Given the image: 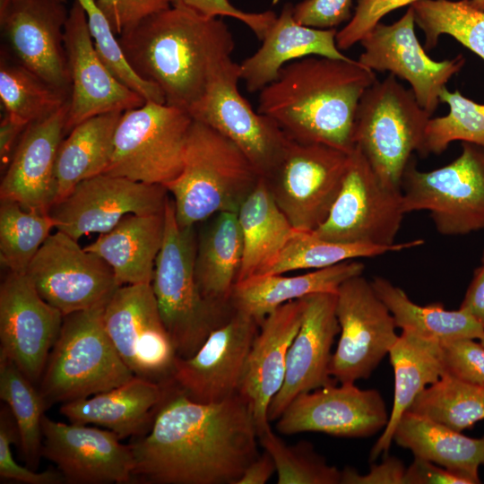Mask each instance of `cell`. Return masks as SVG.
Returning a JSON list of instances; mask_svg holds the SVG:
<instances>
[{
	"mask_svg": "<svg viewBox=\"0 0 484 484\" xmlns=\"http://www.w3.org/2000/svg\"><path fill=\"white\" fill-rule=\"evenodd\" d=\"M261 176L245 153L214 128L193 121L179 175L164 186L182 228L215 213L238 212Z\"/></svg>",
	"mask_w": 484,
	"mask_h": 484,
	"instance_id": "277c9868",
	"label": "cell"
},
{
	"mask_svg": "<svg viewBox=\"0 0 484 484\" xmlns=\"http://www.w3.org/2000/svg\"><path fill=\"white\" fill-rule=\"evenodd\" d=\"M406 213L428 211L445 236L484 229V147L462 142V153L430 171L418 169L413 157L402 179Z\"/></svg>",
	"mask_w": 484,
	"mask_h": 484,
	"instance_id": "ba28073f",
	"label": "cell"
},
{
	"mask_svg": "<svg viewBox=\"0 0 484 484\" xmlns=\"http://www.w3.org/2000/svg\"><path fill=\"white\" fill-rule=\"evenodd\" d=\"M414 27L411 6L397 22L377 23L359 41L363 52L358 60L370 70L389 72L408 82L419 106L432 116L440 103V91L463 67L465 58L458 55L442 61L431 59Z\"/></svg>",
	"mask_w": 484,
	"mask_h": 484,
	"instance_id": "e0dca14e",
	"label": "cell"
},
{
	"mask_svg": "<svg viewBox=\"0 0 484 484\" xmlns=\"http://www.w3.org/2000/svg\"><path fill=\"white\" fill-rule=\"evenodd\" d=\"M196 226L178 225L170 196L165 208V232L151 287L162 323L177 357L194 355L209 334L234 311L208 301L201 293L195 273Z\"/></svg>",
	"mask_w": 484,
	"mask_h": 484,
	"instance_id": "5b68a950",
	"label": "cell"
},
{
	"mask_svg": "<svg viewBox=\"0 0 484 484\" xmlns=\"http://www.w3.org/2000/svg\"><path fill=\"white\" fill-rule=\"evenodd\" d=\"M42 456L56 464L66 483L133 482L134 467L130 445L109 429L65 424L44 415Z\"/></svg>",
	"mask_w": 484,
	"mask_h": 484,
	"instance_id": "603a6c76",
	"label": "cell"
},
{
	"mask_svg": "<svg viewBox=\"0 0 484 484\" xmlns=\"http://www.w3.org/2000/svg\"><path fill=\"white\" fill-rule=\"evenodd\" d=\"M352 0H303L293 6L295 20L315 29H334L350 21Z\"/></svg>",
	"mask_w": 484,
	"mask_h": 484,
	"instance_id": "816d5d0a",
	"label": "cell"
},
{
	"mask_svg": "<svg viewBox=\"0 0 484 484\" xmlns=\"http://www.w3.org/2000/svg\"><path fill=\"white\" fill-rule=\"evenodd\" d=\"M365 265L348 260L296 276L266 274L238 282L232 291L233 309L245 313L259 324L280 306L315 293L336 294L348 279L363 273Z\"/></svg>",
	"mask_w": 484,
	"mask_h": 484,
	"instance_id": "f546056e",
	"label": "cell"
},
{
	"mask_svg": "<svg viewBox=\"0 0 484 484\" xmlns=\"http://www.w3.org/2000/svg\"><path fill=\"white\" fill-rule=\"evenodd\" d=\"M410 6L415 24L425 34V50L433 49L446 34L484 61V11L470 0H419Z\"/></svg>",
	"mask_w": 484,
	"mask_h": 484,
	"instance_id": "f35d334b",
	"label": "cell"
},
{
	"mask_svg": "<svg viewBox=\"0 0 484 484\" xmlns=\"http://www.w3.org/2000/svg\"><path fill=\"white\" fill-rule=\"evenodd\" d=\"M376 80L359 60L306 56L284 65L260 91L257 112L290 140L350 153L359 100Z\"/></svg>",
	"mask_w": 484,
	"mask_h": 484,
	"instance_id": "3957f363",
	"label": "cell"
},
{
	"mask_svg": "<svg viewBox=\"0 0 484 484\" xmlns=\"http://www.w3.org/2000/svg\"><path fill=\"white\" fill-rule=\"evenodd\" d=\"M77 241L56 230L25 273L39 296L63 315L105 306L121 286L111 267Z\"/></svg>",
	"mask_w": 484,
	"mask_h": 484,
	"instance_id": "4fadbf2b",
	"label": "cell"
},
{
	"mask_svg": "<svg viewBox=\"0 0 484 484\" xmlns=\"http://www.w3.org/2000/svg\"><path fill=\"white\" fill-rule=\"evenodd\" d=\"M0 398L10 409L21 452L36 471L42 456V419L47 405L35 385L8 358L0 354Z\"/></svg>",
	"mask_w": 484,
	"mask_h": 484,
	"instance_id": "8d00e7d4",
	"label": "cell"
},
{
	"mask_svg": "<svg viewBox=\"0 0 484 484\" xmlns=\"http://www.w3.org/2000/svg\"><path fill=\"white\" fill-rule=\"evenodd\" d=\"M132 69L157 85L167 105L190 112L235 48L223 20L171 4L117 37Z\"/></svg>",
	"mask_w": 484,
	"mask_h": 484,
	"instance_id": "7a4b0ae2",
	"label": "cell"
},
{
	"mask_svg": "<svg viewBox=\"0 0 484 484\" xmlns=\"http://www.w3.org/2000/svg\"><path fill=\"white\" fill-rule=\"evenodd\" d=\"M258 442L273 459L278 484H341V471L330 465L311 443L287 445L271 428L258 435Z\"/></svg>",
	"mask_w": 484,
	"mask_h": 484,
	"instance_id": "ee69618b",
	"label": "cell"
},
{
	"mask_svg": "<svg viewBox=\"0 0 484 484\" xmlns=\"http://www.w3.org/2000/svg\"><path fill=\"white\" fill-rule=\"evenodd\" d=\"M199 225V224H198ZM196 226L195 279L210 302L231 307L243 258V238L237 212L213 214Z\"/></svg>",
	"mask_w": 484,
	"mask_h": 484,
	"instance_id": "4dcf8cb0",
	"label": "cell"
},
{
	"mask_svg": "<svg viewBox=\"0 0 484 484\" xmlns=\"http://www.w3.org/2000/svg\"><path fill=\"white\" fill-rule=\"evenodd\" d=\"M165 232V211L129 214L84 248L101 257L122 285L151 283Z\"/></svg>",
	"mask_w": 484,
	"mask_h": 484,
	"instance_id": "f1b7e54d",
	"label": "cell"
},
{
	"mask_svg": "<svg viewBox=\"0 0 484 484\" xmlns=\"http://www.w3.org/2000/svg\"><path fill=\"white\" fill-rule=\"evenodd\" d=\"M479 341L484 345V334L481 336V338Z\"/></svg>",
	"mask_w": 484,
	"mask_h": 484,
	"instance_id": "91938a15",
	"label": "cell"
},
{
	"mask_svg": "<svg viewBox=\"0 0 484 484\" xmlns=\"http://www.w3.org/2000/svg\"><path fill=\"white\" fill-rule=\"evenodd\" d=\"M58 1L63 2V3H65V2H66V0H58Z\"/></svg>",
	"mask_w": 484,
	"mask_h": 484,
	"instance_id": "94428289",
	"label": "cell"
},
{
	"mask_svg": "<svg viewBox=\"0 0 484 484\" xmlns=\"http://www.w3.org/2000/svg\"><path fill=\"white\" fill-rule=\"evenodd\" d=\"M169 196L162 185L102 173L80 182L48 213L56 230L78 240L111 230L129 214L163 212Z\"/></svg>",
	"mask_w": 484,
	"mask_h": 484,
	"instance_id": "2e32d148",
	"label": "cell"
},
{
	"mask_svg": "<svg viewBox=\"0 0 484 484\" xmlns=\"http://www.w3.org/2000/svg\"><path fill=\"white\" fill-rule=\"evenodd\" d=\"M239 80V64L231 57L223 60L189 113L231 140L264 178L279 164L290 138L271 118L252 108L238 91Z\"/></svg>",
	"mask_w": 484,
	"mask_h": 484,
	"instance_id": "5bb4252c",
	"label": "cell"
},
{
	"mask_svg": "<svg viewBox=\"0 0 484 484\" xmlns=\"http://www.w3.org/2000/svg\"><path fill=\"white\" fill-rule=\"evenodd\" d=\"M414 457L434 462L465 479L480 483L484 466V436L469 437L428 418L406 411L398 422L393 442Z\"/></svg>",
	"mask_w": 484,
	"mask_h": 484,
	"instance_id": "d6a6232c",
	"label": "cell"
},
{
	"mask_svg": "<svg viewBox=\"0 0 484 484\" xmlns=\"http://www.w3.org/2000/svg\"><path fill=\"white\" fill-rule=\"evenodd\" d=\"M106 331L134 376L164 384L177 357L151 283L120 286L105 305Z\"/></svg>",
	"mask_w": 484,
	"mask_h": 484,
	"instance_id": "9a60e30c",
	"label": "cell"
},
{
	"mask_svg": "<svg viewBox=\"0 0 484 484\" xmlns=\"http://www.w3.org/2000/svg\"><path fill=\"white\" fill-rule=\"evenodd\" d=\"M257 440L250 404L238 393L218 402H198L171 379L150 429L130 444L133 480L237 484L259 455Z\"/></svg>",
	"mask_w": 484,
	"mask_h": 484,
	"instance_id": "6da1fadb",
	"label": "cell"
},
{
	"mask_svg": "<svg viewBox=\"0 0 484 484\" xmlns=\"http://www.w3.org/2000/svg\"><path fill=\"white\" fill-rule=\"evenodd\" d=\"M340 325L329 372L340 384L368 378L399 335L389 309L362 274L345 281L336 293Z\"/></svg>",
	"mask_w": 484,
	"mask_h": 484,
	"instance_id": "7c38bea8",
	"label": "cell"
},
{
	"mask_svg": "<svg viewBox=\"0 0 484 484\" xmlns=\"http://www.w3.org/2000/svg\"><path fill=\"white\" fill-rule=\"evenodd\" d=\"M409 411L462 432L484 419V386L444 374L416 397Z\"/></svg>",
	"mask_w": 484,
	"mask_h": 484,
	"instance_id": "ab89813d",
	"label": "cell"
},
{
	"mask_svg": "<svg viewBox=\"0 0 484 484\" xmlns=\"http://www.w3.org/2000/svg\"><path fill=\"white\" fill-rule=\"evenodd\" d=\"M419 0H357L349 22L336 33V45L347 50L359 42L389 13Z\"/></svg>",
	"mask_w": 484,
	"mask_h": 484,
	"instance_id": "c3c4849f",
	"label": "cell"
},
{
	"mask_svg": "<svg viewBox=\"0 0 484 484\" xmlns=\"http://www.w3.org/2000/svg\"><path fill=\"white\" fill-rule=\"evenodd\" d=\"M259 323L234 309L189 358L177 357L171 379L190 399L218 402L238 393Z\"/></svg>",
	"mask_w": 484,
	"mask_h": 484,
	"instance_id": "44dd1931",
	"label": "cell"
},
{
	"mask_svg": "<svg viewBox=\"0 0 484 484\" xmlns=\"http://www.w3.org/2000/svg\"><path fill=\"white\" fill-rule=\"evenodd\" d=\"M193 121L186 110L152 101L123 112L104 173L165 186L182 169Z\"/></svg>",
	"mask_w": 484,
	"mask_h": 484,
	"instance_id": "9c48e42d",
	"label": "cell"
},
{
	"mask_svg": "<svg viewBox=\"0 0 484 484\" xmlns=\"http://www.w3.org/2000/svg\"><path fill=\"white\" fill-rule=\"evenodd\" d=\"M304 299V316L288 351L284 382L268 409L270 422L277 420L297 395L333 383L332 347L340 333L336 294L315 293Z\"/></svg>",
	"mask_w": 484,
	"mask_h": 484,
	"instance_id": "d4e9b609",
	"label": "cell"
},
{
	"mask_svg": "<svg viewBox=\"0 0 484 484\" xmlns=\"http://www.w3.org/2000/svg\"><path fill=\"white\" fill-rule=\"evenodd\" d=\"M439 99L448 105L449 112L429 118L418 153L438 155L454 141L484 147V104L466 98L458 90L451 92L446 86L440 91Z\"/></svg>",
	"mask_w": 484,
	"mask_h": 484,
	"instance_id": "7bdbcfd3",
	"label": "cell"
},
{
	"mask_svg": "<svg viewBox=\"0 0 484 484\" xmlns=\"http://www.w3.org/2000/svg\"><path fill=\"white\" fill-rule=\"evenodd\" d=\"M335 29H315L298 23L293 5L287 4L267 30L261 47L240 67V80L249 92L260 91L273 82L281 68L295 60L319 56L350 59L336 45Z\"/></svg>",
	"mask_w": 484,
	"mask_h": 484,
	"instance_id": "4316f807",
	"label": "cell"
},
{
	"mask_svg": "<svg viewBox=\"0 0 484 484\" xmlns=\"http://www.w3.org/2000/svg\"><path fill=\"white\" fill-rule=\"evenodd\" d=\"M444 374L484 386V345L475 339L442 344Z\"/></svg>",
	"mask_w": 484,
	"mask_h": 484,
	"instance_id": "7dc6e473",
	"label": "cell"
},
{
	"mask_svg": "<svg viewBox=\"0 0 484 484\" xmlns=\"http://www.w3.org/2000/svg\"><path fill=\"white\" fill-rule=\"evenodd\" d=\"M461 308L469 312L484 328V257L466 290Z\"/></svg>",
	"mask_w": 484,
	"mask_h": 484,
	"instance_id": "9f6ffc18",
	"label": "cell"
},
{
	"mask_svg": "<svg viewBox=\"0 0 484 484\" xmlns=\"http://www.w3.org/2000/svg\"><path fill=\"white\" fill-rule=\"evenodd\" d=\"M470 2L475 8L484 11V0H470Z\"/></svg>",
	"mask_w": 484,
	"mask_h": 484,
	"instance_id": "680465c9",
	"label": "cell"
},
{
	"mask_svg": "<svg viewBox=\"0 0 484 484\" xmlns=\"http://www.w3.org/2000/svg\"><path fill=\"white\" fill-rule=\"evenodd\" d=\"M404 484H470L465 479L424 459L414 457L406 468Z\"/></svg>",
	"mask_w": 484,
	"mask_h": 484,
	"instance_id": "db71d44e",
	"label": "cell"
},
{
	"mask_svg": "<svg viewBox=\"0 0 484 484\" xmlns=\"http://www.w3.org/2000/svg\"><path fill=\"white\" fill-rule=\"evenodd\" d=\"M405 214L402 191L386 186L355 147L330 212L313 232L337 243L391 247Z\"/></svg>",
	"mask_w": 484,
	"mask_h": 484,
	"instance_id": "30bf717a",
	"label": "cell"
},
{
	"mask_svg": "<svg viewBox=\"0 0 484 484\" xmlns=\"http://www.w3.org/2000/svg\"><path fill=\"white\" fill-rule=\"evenodd\" d=\"M166 383L134 376L110 390L63 403L59 411L72 423L104 427L121 440L135 438L150 429L165 395Z\"/></svg>",
	"mask_w": 484,
	"mask_h": 484,
	"instance_id": "83f0119b",
	"label": "cell"
},
{
	"mask_svg": "<svg viewBox=\"0 0 484 484\" xmlns=\"http://www.w3.org/2000/svg\"><path fill=\"white\" fill-rule=\"evenodd\" d=\"M389 414L381 393L355 383H333L297 395L277 419L281 434L320 432L362 438L383 431Z\"/></svg>",
	"mask_w": 484,
	"mask_h": 484,
	"instance_id": "ffe728a7",
	"label": "cell"
},
{
	"mask_svg": "<svg viewBox=\"0 0 484 484\" xmlns=\"http://www.w3.org/2000/svg\"><path fill=\"white\" fill-rule=\"evenodd\" d=\"M430 117L411 89L391 73L364 91L356 113L354 143L386 186L401 190L404 170L421 147Z\"/></svg>",
	"mask_w": 484,
	"mask_h": 484,
	"instance_id": "52a82bcc",
	"label": "cell"
},
{
	"mask_svg": "<svg viewBox=\"0 0 484 484\" xmlns=\"http://www.w3.org/2000/svg\"><path fill=\"white\" fill-rule=\"evenodd\" d=\"M388 355L394 372L393 402L388 422L370 451L371 462L387 454L402 415L444 375L442 344L412 333L402 331Z\"/></svg>",
	"mask_w": 484,
	"mask_h": 484,
	"instance_id": "1f68e13d",
	"label": "cell"
},
{
	"mask_svg": "<svg viewBox=\"0 0 484 484\" xmlns=\"http://www.w3.org/2000/svg\"><path fill=\"white\" fill-rule=\"evenodd\" d=\"M67 16L58 0H0L1 30L15 62L70 95L64 40Z\"/></svg>",
	"mask_w": 484,
	"mask_h": 484,
	"instance_id": "ac0fdd59",
	"label": "cell"
},
{
	"mask_svg": "<svg viewBox=\"0 0 484 484\" xmlns=\"http://www.w3.org/2000/svg\"><path fill=\"white\" fill-rule=\"evenodd\" d=\"M65 48L71 78L65 134L84 120L141 107L146 101L120 82L98 55L84 9L75 0L65 25Z\"/></svg>",
	"mask_w": 484,
	"mask_h": 484,
	"instance_id": "7402d4cb",
	"label": "cell"
},
{
	"mask_svg": "<svg viewBox=\"0 0 484 484\" xmlns=\"http://www.w3.org/2000/svg\"><path fill=\"white\" fill-rule=\"evenodd\" d=\"M275 471L273 459L264 451L246 468L237 484H264Z\"/></svg>",
	"mask_w": 484,
	"mask_h": 484,
	"instance_id": "6f0895ef",
	"label": "cell"
},
{
	"mask_svg": "<svg viewBox=\"0 0 484 484\" xmlns=\"http://www.w3.org/2000/svg\"><path fill=\"white\" fill-rule=\"evenodd\" d=\"M122 114L121 111H115L88 118L63 139L55 167L57 200L80 182L106 171L113 152L116 128Z\"/></svg>",
	"mask_w": 484,
	"mask_h": 484,
	"instance_id": "e575fe53",
	"label": "cell"
},
{
	"mask_svg": "<svg viewBox=\"0 0 484 484\" xmlns=\"http://www.w3.org/2000/svg\"><path fill=\"white\" fill-rule=\"evenodd\" d=\"M422 239L398 243L394 246L344 244L323 239L313 230H296L277 259L264 274H284L299 270H317L360 257H374L388 252L420 246Z\"/></svg>",
	"mask_w": 484,
	"mask_h": 484,
	"instance_id": "74e56055",
	"label": "cell"
},
{
	"mask_svg": "<svg viewBox=\"0 0 484 484\" xmlns=\"http://www.w3.org/2000/svg\"><path fill=\"white\" fill-rule=\"evenodd\" d=\"M371 284L393 316L397 328L441 344L460 340H480L483 326L466 310H446L442 305L419 306L401 288L377 276Z\"/></svg>",
	"mask_w": 484,
	"mask_h": 484,
	"instance_id": "d590c367",
	"label": "cell"
},
{
	"mask_svg": "<svg viewBox=\"0 0 484 484\" xmlns=\"http://www.w3.org/2000/svg\"><path fill=\"white\" fill-rule=\"evenodd\" d=\"M19 445V435L10 409L1 408L0 413V477L4 480H14L26 484H60L65 479L56 469L37 472L20 465L13 456L11 446Z\"/></svg>",
	"mask_w": 484,
	"mask_h": 484,
	"instance_id": "bcb514c9",
	"label": "cell"
},
{
	"mask_svg": "<svg viewBox=\"0 0 484 484\" xmlns=\"http://www.w3.org/2000/svg\"><path fill=\"white\" fill-rule=\"evenodd\" d=\"M69 100L49 117L30 124L22 134L0 184V201L48 213L57 200L55 175L58 148L65 135Z\"/></svg>",
	"mask_w": 484,
	"mask_h": 484,
	"instance_id": "cb8c5ba5",
	"label": "cell"
},
{
	"mask_svg": "<svg viewBox=\"0 0 484 484\" xmlns=\"http://www.w3.org/2000/svg\"><path fill=\"white\" fill-rule=\"evenodd\" d=\"M0 262L8 272L26 273L56 224L49 213L0 201Z\"/></svg>",
	"mask_w": 484,
	"mask_h": 484,
	"instance_id": "b9f144b4",
	"label": "cell"
},
{
	"mask_svg": "<svg viewBox=\"0 0 484 484\" xmlns=\"http://www.w3.org/2000/svg\"><path fill=\"white\" fill-rule=\"evenodd\" d=\"M70 99L65 93L15 61L1 58L0 99L4 114L29 125L63 107Z\"/></svg>",
	"mask_w": 484,
	"mask_h": 484,
	"instance_id": "60d3db41",
	"label": "cell"
},
{
	"mask_svg": "<svg viewBox=\"0 0 484 484\" xmlns=\"http://www.w3.org/2000/svg\"><path fill=\"white\" fill-rule=\"evenodd\" d=\"M237 214L243 238L238 283L264 275L297 229L277 206L263 178Z\"/></svg>",
	"mask_w": 484,
	"mask_h": 484,
	"instance_id": "836d02e7",
	"label": "cell"
},
{
	"mask_svg": "<svg viewBox=\"0 0 484 484\" xmlns=\"http://www.w3.org/2000/svg\"><path fill=\"white\" fill-rule=\"evenodd\" d=\"M84 9L94 48L112 73L145 101L166 104L160 88L141 78L127 63L117 37L95 0H76Z\"/></svg>",
	"mask_w": 484,
	"mask_h": 484,
	"instance_id": "f6af8a7d",
	"label": "cell"
},
{
	"mask_svg": "<svg viewBox=\"0 0 484 484\" xmlns=\"http://www.w3.org/2000/svg\"><path fill=\"white\" fill-rule=\"evenodd\" d=\"M304 298L287 302L261 322L245 365L238 393L250 404L257 436L270 427L268 409L281 390L290 346L301 325Z\"/></svg>",
	"mask_w": 484,
	"mask_h": 484,
	"instance_id": "484cf974",
	"label": "cell"
},
{
	"mask_svg": "<svg viewBox=\"0 0 484 484\" xmlns=\"http://www.w3.org/2000/svg\"><path fill=\"white\" fill-rule=\"evenodd\" d=\"M25 273L8 272L0 286V354L39 384L63 324Z\"/></svg>",
	"mask_w": 484,
	"mask_h": 484,
	"instance_id": "d6986e66",
	"label": "cell"
},
{
	"mask_svg": "<svg viewBox=\"0 0 484 484\" xmlns=\"http://www.w3.org/2000/svg\"><path fill=\"white\" fill-rule=\"evenodd\" d=\"M349 153L289 140L279 164L264 181L295 229L312 231L327 218L340 192Z\"/></svg>",
	"mask_w": 484,
	"mask_h": 484,
	"instance_id": "8fae6325",
	"label": "cell"
},
{
	"mask_svg": "<svg viewBox=\"0 0 484 484\" xmlns=\"http://www.w3.org/2000/svg\"><path fill=\"white\" fill-rule=\"evenodd\" d=\"M171 4L184 5L206 16H229L237 19L245 23L259 40H263L277 17L272 11L264 13L241 11L229 0H172Z\"/></svg>",
	"mask_w": 484,
	"mask_h": 484,
	"instance_id": "f907efd6",
	"label": "cell"
},
{
	"mask_svg": "<svg viewBox=\"0 0 484 484\" xmlns=\"http://www.w3.org/2000/svg\"><path fill=\"white\" fill-rule=\"evenodd\" d=\"M405 471L402 460L386 455L380 463L372 464L366 474H360L350 467L344 468L341 484H404Z\"/></svg>",
	"mask_w": 484,
	"mask_h": 484,
	"instance_id": "f5cc1de1",
	"label": "cell"
},
{
	"mask_svg": "<svg viewBox=\"0 0 484 484\" xmlns=\"http://www.w3.org/2000/svg\"><path fill=\"white\" fill-rule=\"evenodd\" d=\"M104 307L64 315L39 382L48 409L110 390L134 376L106 331Z\"/></svg>",
	"mask_w": 484,
	"mask_h": 484,
	"instance_id": "8992f818",
	"label": "cell"
},
{
	"mask_svg": "<svg viewBox=\"0 0 484 484\" xmlns=\"http://www.w3.org/2000/svg\"><path fill=\"white\" fill-rule=\"evenodd\" d=\"M96 3L118 37L149 15L170 6L172 0H97Z\"/></svg>",
	"mask_w": 484,
	"mask_h": 484,
	"instance_id": "681fc988",
	"label": "cell"
},
{
	"mask_svg": "<svg viewBox=\"0 0 484 484\" xmlns=\"http://www.w3.org/2000/svg\"><path fill=\"white\" fill-rule=\"evenodd\" d=\"M27 126L7 114L4 115L0 123V164L2 170H5L7 168L15 147Z\"/></svg>",
	"mask_w": 484,
	"mask_h": 484,
	"instance_id": "11a10c76",
	"label": "cell"
}]
</instances>
